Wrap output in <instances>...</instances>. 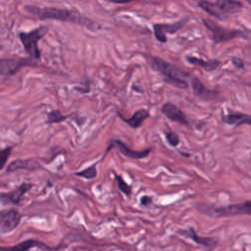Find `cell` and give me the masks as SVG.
<instances>
[{
    "mask_svg": "<svg viewBox=\"0 0 251 251\" xmlns=\"http://www.w3.org/2000/svg\"><path fill=\"white\" fill-rule=\"evenodd\" d=\"M25 11L33 15L34 17L40 20H55L60 22L77 24L83 26H86L90 29H94L96 25L94 22L86 18L84 15H81L76 10L70 9H61L54 7H38L34 5H25Z\"/></svg>",
    "mask_w": 251,
    "mask_h": 251,
    "instance_id": "cell-1",
    "label": "cell"
},
{
    "mask_svg": "<svg viewBox=\"0 0 251 251\" xmlns=\"http://www.w3.org/2000/svg\"><path fill=\"white\" fill-rule=\"evenodd\" d=\"M149 63L152 69L159 73L167 83L177 88H187L188 82L186 77L188 75L182 70L159 57H149Z\"/></svg>",
    "mask_w": 251,
    "mask_h": 251,
    "instance_id": "cell-2",
    "label": "cell"
},
{
    "mask_svg": "<svg viewBox=\"0 0 251 251\" xmlns=\"http://www.w3.org/2000/svg\"><path fill=\"white\" fill-rule=\"evenodd\" d=\"M198 6L212 17L218 20H224L227 15L235 14L242 8V3L238 1H200Z\"/></svg>",
    "mask_w": 251,
    "mask_h": 251,
    "instance_id": "cell-3",
    "label": "cell"
},
{
    "mask_svg": "<svg viewBox=\"0 0 251 251\" xmlns=\"http://www.w3.org/2000/svg\"><path fill=\"white\" fill-rule=\"evenodd\" d=\"M48 32V27L46 25H42L36 28L31 29L29 32L21 31L19 33L20 41L22 42L25 52L31 59H40L41 52L38 47V42L41 38H43Z\"/></svg>",
    "mask_w": 251,
    "mask_h": 251,
    "instance_id": "cell-4",
    "label": "cell"
},
{
    "mask_svg": "<svg viewBox=\"0 0 251 251\" xmlns=\"http://www.w3.org/2000/svg\"><path fill=\"white\" fill-rule=\"evenodd\" d=\"M203 24L210 30L212 37L216 43L231 40L233 38L240 37V36L244 35V33L241 30L225 28V27L217 25L214 21H211L208 19H204Z\"/></svg>",
    "mask_w": 251,
    "mask_h": 251,
    "instance_id": "cell-5",
    "label": "cell"
},
{
    "mask_svg": "<svg viewBox=\"0 0 251 251\" xmlns=\"http://www.w3.org/2000/svg\"><path fill=\"white\" fill-rule=\"evenodd\" d=\"M206 214L217 216V217H226L234 215H250L251 216V201H246L239 204H232L225 207L209 208V211H205Z\"/></svg>",
    "mask_w": 251,
    "mask_h": 251,
    "instance_id": "cell-6",
    "label": "cell"
},
{
    "mask_svg": "<svg viewBox=\"0 0 251 251\" xmlns=\"http://www.w3.org/2000/svg\"><path fill=\"white\" fill-rule=\"evenodd\" d=\"M33 186L32 183L23 182L19 186H17L14 190L9 192H1L0 193V203L3 205H20L24 195L30 190Z\"/></svg>",
    "mask_w": 251,
    "mask_h": 251,
    "instance_id": "cell-7",
    "label": "cell"
},
{
    "mask_svg": "<svg viewBox=\"0 0 251 251\" xmlns=\"http://www.w3.org/2000/svg\"><path fill=\"white\" fill-rule=\"evenodd\" d=\"M114 147L117 148L124 156H126L129 159H143V158L147 157L152 151L151 148H146L141 151H135V150L130 149L124 141H122L120 139H113L110 141V143L105 151V155L108 154V152Z\"/></svg>",
    "mask_w": 251,
    "mask_h": 251,
    "instance_id": "cell-8",
    "label": "cell"
},
{
    "mask_svg": "<svg viewBox=\"0 0 251 251\" xmlns=\"http://www.w3.org/2000/svg\"><path fill=\"white\" fill-rule=\"evenodd\" d=\"M21 222V214L16 209H8L0 212V230L10 232L14 230Z\"/></svg>",
    "mask_w": 251,
    "mask_h": 251,
    "instance_id": "cell-9",
    "label": "cell"
},
{
    "mask_svg": "<svg viewBox=\"0 0 251 251\" xmlns=\"http://www.w3.org/2000/svg\"><path fill=\"white\" fill-rule=\"evenodd\" d=\"M28 65H30L29 61L25 59L2 58L0 59V75H13L17 74L22 68Z\"/></svg>",
    "mask_w": 251,
    "mask_h": 251,
    "instance_id": "cell-10",
    "label": "cell"
},
{
    "mask_svg": "<svg viewBox=\"0 0 251 251\" xmlns=\"http://www.w3.org/2000/svg\"><path fill=\"white\" fill-rule=\"evenodd\" d=\"M187 19L178 21L174 24H155L153 25V30L154 35L156 39L160 42H167V34L168 33H176L177 30H179L184 24L186 23Z\"/></svg>",
    "mask_w": 251,
    "mask_h": 251,
    "instance_id": "cell-11",
    "label": "cell"
},
{
    "mask_svg": "<svg viewBox=\"0 0 251 251\" xmlns=\"http://www.w3.org/2000/svg\"><path fill=\"white\" fill-rule=\"evenodd\" d=\"M161 112L171 121L176 122L177 124L180 125H184L186 126H189V121L187 120L186 116L184 115V113L177 108L176 105H174L171 102H167L165 103L162 108H161Z\"/></svg>",
    "mask_w": 251,
    "mask_h": 251,
    "instance_id": "cell-12",
    "label": "cell"
},
{
    "mask_svg": "<svg viewBox=\"0 0 251 251\" xmlns=\"http://www.w3.org/2000/svg\"><path fill=\"white\" fill-rule=\"evenodd\" d=\"M191 88L193 93L202 100H214L219 96V92L216 90L208 89L198 77H192L191 79Z\"/></svg>",
    "mask_w": 251,
    "mask_h": 251,
    "instance_id": "cell-13",
    "label": "cell"
},
{
    "mask_svg": "<svg viewBox=\"0 0 251 251\" xmlns=\"http://www.w3.org/2000/svg\"><path fill=\"white\" fill-rule=\"evenodd\" d=\"M40 164L32 158L29 159H17L13 161L7 168V173H13L18 170H27V171H35L40 169Z\"/></svg>",
    "mask_w": 251,
    "mask_h": 251,
    "instance_id": "cell-14",
    "label": "cell"
},
{
    "mask_svg": "<svg viewBox=\"0 0 251 251\" xmlns=\"http://www.w3.org/2000/svg\"><path fill=\"white\" fill-rule=\"evenodd\" d=\"M120 118L126 123L130 127L132 128H138L141 126V125L143 124V122L148 119L150 117V114L148 112V110L146 109H139L137 110L136 112L133 113V115L128 118V119H126L124 116H122L121 114H119Z\"/></svg>",
    "mask_w": 251,
    "mask_h": 251,
    "instance_id": "cell-15",
    "label": "cell"
},
{
    "mask_svg": "<svg viewBox=\"0 0 251 251\" xmlns=\"http://www.w3.org/2000/svg\"><path fill=\"white\" fill-rule=\"evenodd\" d=\"M186 60L191 65L203 68L206 72H214L216 69H218L221 66V62L219 60H216V59L203 60L201 58H197V57H193V56H187Z\"/></svg>",
    "mask_w": 251,
    "mask_h": 251,
    "instance_id": "cell-16",
    "label": "cell"
},
{
    "mask_svg": "<svg viewBox=\"0 0 251 251\" xmlns=\"http://www.w3.org/2000/svg\"><path fill=\"white\" fill-rule=\"evenodd\" d=\"M223 122L226 125L240 126V125H251V115L242 113H229L223 116Z\"/></svg>",
    "mask_w": 251,
    "mask_h": 251,
    "instance_id": "cell-17",
    "label": "cell"
},
{
    "mask_svg": "<svg viewBox=\"0 0 251 251\" xmlns=\"http://www.w3.org/2000/svg\"><path fill=\"white\" fill-rule=\"evenodd\" d=\"M34 246H43L50 249L48 246L40 243L39 241H36L34 239H27L13 246H0V251H28Z\"/></svg>",
    "mask_w": 251,
    "mask_h": 251,
    "instance_id": "cell-18",
    "label": "cell"
},
{
    "mask_svg": "<svg viewBox=\"0 0 251 251\" xmlns=\"http://www.w3.org/2000/svg\"><path fill=\"white\" fill-rule=\"evenodd\" d=\"M180 234L184 235L185 237H189L190 239H192L194 242H196L197 244L200 245H204V246H212L215 241L212 238H208V237H201L198 234H196L195 230L193 228H187L184 230H179L178 231Z\"/></svg>",
    "mask_w": 251,
    "mask_h": 251,
    "instance_id": "cell-19",
    "label": "cell"
},
{
    "mask_svg": "<svg viewBox=\"0 0 251 251\" xmlns=\"http://www.w3.org/2000/svg\"><path fill=\"white\" fill-rule=\"evenodd\" d=\"M69 118V116L63 115L59 110H52L47 115L46 124H58L66 121Z\"/></svg>",
    "mask_w": 251,
    "mask_h": 251,
    "instance_id": "cell-20",
    "label": "cell"
},
{
    "mask_svg": "<svg viewBox=\"0 0 251 251\" xmlns=\"http://www.w3.org/2000/svg\"><path fill=\"white\" fill-rule=\"evenodd\" d=\"M96 165H97V164H93L92 166H90V167H88V168H86V169H84V170H82V171H79V172L75 173V175L77 176L86 178V179L95 178L96 176H97Z\"/></svg>",
    "mask_w": 251,
    "mask_h": 251,
    "instance_id": "cell-21",
    "label": "cell"
},
{
    "mask_svg": "<svg viewBox=\"0 0 251 251\" xmlns=\"http://www.w3.org/2000/svg\"><path fill=\"white\" fill-rule=\"evenodd\" d=\"M113 173H114L115 179H116V182H117V185H118L119 189H120L123 193H125L126 196H129V195L131 194V186H130L129 184H127V183L124 180V178H123L121 176L117 175L116 172H113Z\"/></svg>",
    "mask_w": 251,
    "mask_h": 251,
    "instance_id": "cell-22",
    "label": "cell"
},
{
    "mask_svg": "<svg viewBox=\"0 0 251 251\" xmlns=\"http://www.w3.org/2000/svg\"><path fill=\"white\" fill-rule=\"evenodd\" d=\"M12 147L9 146V147H6V148H3L0 150V171H2L10 157V154L12 152Z\"/></svg>",
    "mask_w": 251,
    "mask_h": 251,
    "instance_id": "cell-23",
    "label": "cell"
},
{
    "mask_svg": "<svg viewBox=\"0 0 251 251\" xmlns=\"http://www.w3.org/2000/svg\"><path fill=\"white\" fill-rule=\"evenodd\" d=\"M165 136L170 145L176 147L179 144V137L176 133H175L173 131H167V132H165Z\"/></svg>",
    "mask_w": 251,
    "mask_h": 251,
    "instance_id": "cell-24",
    "label": "cell"
},
{
    "mask_svg": "<svg viewBox=\"0 0 251 251\" xmlns=\"http://www.w3.org/2000/svg\"><path fill=\"white\" fill-rule=\"evenodd\" d=\"M231 62L233 64V66L237 69H243L244 68V63L243 61L240 59V58H237V57H232L231 58Z\"/></svg>",
    "mask_w": 251,
    "mask_h": 251,
    "instance_id": "cell-25",
    "label": "cell"
},
{
    "mask_svg": "<svg viewBox=\"0 0 251 251\" xmlns=\"http://www.w3.org/2000/svg\"><path fill=\"white\" fill-rule=\"evenodd\" d=\"M140 203L143 206H148V205H150L152 203V198L150 196H147V195L142 196L141 199H140Z\"/></svg>",
    "mask_w": 251,
    "mask_h": 251,
    "instance_id": "cell-26",
    "label": "cell"
},
{
    "mask_svg": "<svg viewBox=\"0 0 251 251\" xmlns=\"http://www.w3.org/2000/svg\"><path fill=\"white\" fill-rule=\"evenodd\" d=\"M1 49H2V47H1V45H0V50H1Z\"/></svg>",
    "mask_w": 251,
    "mask_h": 251,
    "instance_id": "cell-27",
    "label": "cell"
}]
</instances>
